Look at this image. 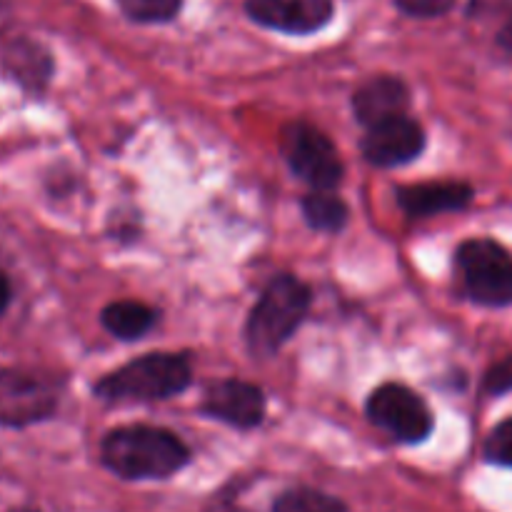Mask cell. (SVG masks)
<instances>
[{
    "instance_id": "1",
    "label": "cell",
    "mask_w": 512,
    "mask_h": 512,
    "mask_svg": "<svg viewBox=\"0 0 512 512\" xmlns=\"http://www.w3.org/2000/svg\"><path fill=\"white\" fill-rule=\"evenodd\" d=\"M100 460L123 480H165L188 465L190 450L170 430L128 425L105 435Z\"/></svg>"
},
{
    "instance_id": "2",
    "label": "cell",
    "mask_w": 512,
    "mask_h": 512,
    "mask_svg": "<svg viewBox=\"0 0 512 512\" xmlns=\"http://www.w3.org/2000/svg\"><path fill=\"white\" fill-rule=\"evenodd\" d=\"M313 290L295 275H275L250 310L245 338L255 358H273L303 325Z\"/></svg>"
},
{
    "instance_id": "3",
    "label": "cell",
    "mask_w": 512,
    "mask_h": 512,
    "mask_svg": "<svg viewBox=\"0 0 512 512\" xmlns=\"http://www.w3.org/2000/svg\"><path fill=\"white\" fill-rule=\"evenodd\" d=\"M193 383L188 358L178 353H150L130 360L95 385L105 403H153L180 395Z\"/></svg>"
},
{
    "instance_id": "4",
    "label": "cell",
    "mask_w": 512,
    "mask_h": 512,
    "mask_svg": "<svg viewBox=\"0 0 512 512\" xmlns=\"http://www.w3.org/2000/svg\"><path fill=\"white\" fill-rule=\"evenodd\" d=\"M455 265L470 300L485 308L512 305V255L490 238L465 240L455 253Z\"/></svg>"
},
{
    "instance_id": "5",
    "label": "cell",
    "mask_w": 512,
    "mask_h": 512,
    "mask_svg": "<svg viewBox=\"0 0 512 512\" xmlns=\"http://www.w3.org/2000/svg\"><path fill=\"white\" fill-rule=\"evenodd\" d=\"M280 148H283L290 170L308 185H313L315 190L333 193L340 185V180H343L345 165L338 148L315 125L300 123V120L298 123H290L283 130Z\"/></svg>"
},
{
    "instance_id": "6",
    "label": "cell",
    "mask_w": 512,
    "mask_h": 512,
    "mask_svg": "<svg viewBox=\"0 0 512 512\" xmlns=\"http://www.w3.org/2000/svg\"><path fill=\"white\" fill-rule=\"evenodd\" d=\"M370 423L398 443H423L433 433V413L415 390L385 383L370 393L365 405Z\"/></svg>"
},
{
    "instance_id": "7",
    "label": "cell",
    "mask_w": 512,
    "mask_h": 512,
    "mask_svg": "<svg viewBox=\"0 0 512 512\" xmlns=\"http://www.w3.org/2000/svg\"><path fill=\"white\" fill-rule=\"evenodd\" d=\"M58 408V395L33 373L0 368V428H28L43 423Z\"/></svg>"
},
{
    "instance_id": "8",
    "label": "cell",
    "mask_w": 512,
    "mask_h": 512,
    "mask_svg": "<svg viewBox=\"0 0 512 512\" xmlns=\"http://www.w3.org/2000/svg\"><path fill=\"white\" fill-rule=\"evenodd\" d=\"M363 158L375 168H398L408 165L425 150V130L408 115L368 128L360 140Z\"/></svg>"
},
{
    "instance_id": "9",
    "label": "cell",
    "mask_w": 512,
    "mask_h": 512,
    "mask_svg": "<svg viewBox=\"0 0 512 512\" xmlns=\"http://www.w3.org/2000/svg\"><path fill=\"white\" fill-rule=\"evenodd\" d=\"M200 410H203V415L220 420V423H228L240 430H250L263 423L265 395L258 385L230 378L223 380V383H215L205 393Z\"/></svg>"
},
{
    "instance_id": "10",
    "label": "cell",
    "mask_w": 512,
    "mask_h": 512,
    "mask_svg": "<svg viewBox=\"0 0 512 512\" xmlns=\"http://www.w3.org/2000/svg\"><path fill=\"white\" fill-rule=\"evenodd\" d=\"M248 15L265 28L308 35L333 18V0H248Z\"/></svg>"
},
{
    "instance_id": "11",
    "label": "cell",
    "mask_w": 512,
    "mask_h": 512,
    "mask_svg": "<svg viewBox=\"0 0 512 512\" xmlns=\"http://www.w3.org/2000/svg\"><path fill=\"white\" fill-rule=\"evenodd\" d=\"M410 108V90L395 75H378L360 85L353 95V113L365 128L400 118Z\"/></svg>"
},
{
    "instance_id": "12",
    "label": "cell",
    "mask_w": 512,
    "mask_h": 512,
    "mask_svg": "<svg viewBox=\"0 0 512 512\" xmlns=\"http://www.w3.org/2000/svg\"><path fill=\"white\" fill-rule=\"evenodd\" d=\"M398 205L410 218H433V215L455 213L473 203V188L460 180H445V183H420L405 185L395 193Z\"/></svg>"
},
{
    "instance_id": "13",
    "label": "cell",
    "mask_w": 512,
    "mask_h": 512,
    "mask_svg": "<svg viewBox=\"0 0 512 512\" xmlns=\"http://www.w3.org/2000/svg\"><path fill=\"white\" fill-rule=\"evenodd\" d=\"M100 323L113 338L118 340H140L150 333L155 325V310L138 300H118V303L105 305L100 313Z\"/></svg>"
},
{
    "instance_id": "14",
    "label": "cell",
    "mask_w": 512,
    "mask_h": 512,
    "mask_svg": "<svg viewBox=\"0 0 512 512\" xmlns=\"http://www.w3.org/2000/svg\"><path fill=\"white\" fill-rule=\"evenodd\" d=\"M305 223L318 233H340L348 225L350 210L343 198L328 190H313L303 198Z\"/></svg>"
},
{
    "instance_id": "15",
    "label": "cell",
    "mask_w": 512,
    "mask_h": 512,
    "mask_svg": "<svg viewBox=\"0 0 512 512\" xmlns=\"http://www.w3.org/2000/svg\"><path fill=\"white\" fill-rule=\"evenodd\" d=\"M273 512H350L348 505L335 495L323 493L313 488H293L285 490L275 500Z\"/></svg>"
},
{
    "instance_id": "16",
    "label": "cell",
    "mask_w": 512,
    "mask_h": 512,
    "mask_svg": "<svg viewBox=\"0 0 512 512\" xmlns=\"http://www.w3.org/2000/svg\"><path fill=\"white\" fill-rule=\"evenodd\" d=\"M10 73L28 88H40L50 75V58L35 45H20L10 55Z\"/></svg>"
},
{
    "instance_id": "17",
    "label": "cell",
    "mask_w": 512,
    "mask_h": 512,
    "mask_svg": "<svg viewBox=\"0 0 512 512\" xmlns=\"http://www.w3.org/2000/svg\"><path fill=\"white\" fill-rule=\"evenodd\" d=\"M120 10L138 23H168L178 15L183 0H118Z\"/></svg>"
},
{
    "instance_id": "18",
    "label": "cell",
    "mask_w": 512,
    "mask_h": 512,
    "mask_svg": "<svg viewBox=\"0 0 512 512\" xmlns=\"http://www.w3.org/2000/svg\"><path fill=\"white\" fill-rule=\"evenodd\" d=\"M485 460L503 468H512V418L495 425L485 440Z\"/></svg>"
},
{
    "instance_id": "19",
    "label": "cell",
    "mask_w": 512,
    "mask_h": 512,
    "mask_svg": "<svg viewBox=\"0 0 512 512\" xmlns=\"http://www.w3.org/2000/svg\"><path fill=\"white\" fill-rule=\"evenodd\" d=\"M403 13L415 15V18H435L453 8L455 0H395Z\"/></svg>"
},
{
    "instance_id": "20",
    "label": "cell",
    "mask_w": 512,
    "mask_h": 512,
    "mask_svg": "<svg viewBox=\"0 0 512 512\" xmlns=\"http://www.w3.org/2000/svg\"><path fill=\"white\" fill-rule=\"evenodd\" d=\"M485 390H488L490 395L510 393L512 390V355L510 358H505L503 363L493 365V368L488 370V375H485Z\"/></svg>"
},
{
    "instance_id": "21",
    "label": "cell",
    "mask_w": 512,
    "mask_h": 512,
    "mask_svg": "<svg viewBox=\"0 0 512 512\" xmlns=\"http://www.w3.org/2000/svg\"><path fill=\"white\" fill-rule=\"evenodd\" d=\"M10 300H13V285H10L8 275H5L3 270H0V315H3L5 310H8Z\"/></svg>"
},
{
    "instance_id": "22",
    "label": "cell",
    "mask_w": 512,
    "mask_h": 512,
    "mask_svg": "<svg viewBox=\"0 0 512 512\" xmlns=\"http://www.w3.org/2000/svg\"><path fill=\"white\" fill-rule=\"evenodd\" d=\"M10 512H40V510H35V508H15V510H10Z\"/></svg>"
}]
</instances>
